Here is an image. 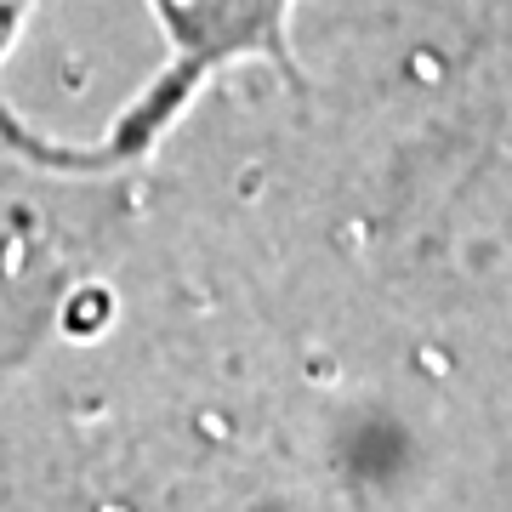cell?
Listing matches in <instances>:
<instances>
[{
  "mask_svg": "<svg viewBox=\"0 0 512 512\" xmlns=\"http://www.w3.org/2000/svg\"><path fill=\"white\" fill-rule=\"evenodd\" d=\"M154 29L165 40V63L148 74V86L137 92L131 109H120V120L109 126V137H97L86 148H40L35 137H23L12 126V114L0 109V131L6 143L40 160L46 171L63 177H103L114 165L143 160L148 148L160 143L171 120L194 103V97L228 69L245 63H268L285 80H302L291 46V12L296 0H143Z\"/></svg>",
  "mask_w": 512,
  "mask_h": 512,
  "instance_id": "obj_1",
  "label": "cell"
},
{
  "mask_svg": "<svg viewBox=\"0 0 512 512\" xmlns=\"http://www.w3.org/2000/svg\"><path fill=\"white\" fill-rule=\"evenodd\" d=\"M29 6H35V0H0V63L12 57V40L23 35V23H29Z\"/></svg>",
  "mask_w": 512,
  "mask_h": 512,
  "instance_id": "obj_2",
  "label": "cell"
}]
</instances>
